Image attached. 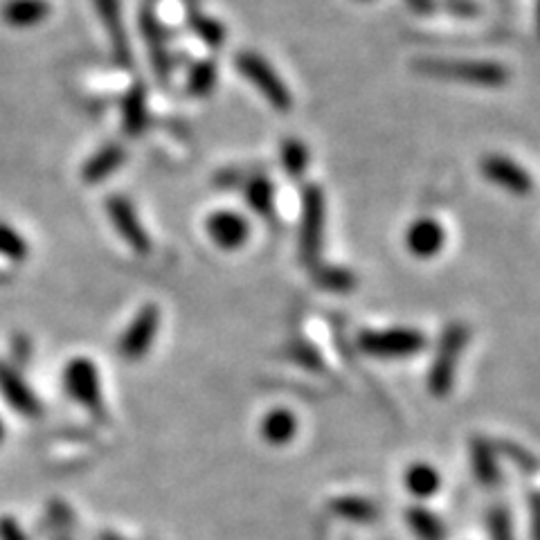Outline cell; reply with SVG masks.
<instances>
[{
    "instance_id": "1",
    "label": "cell",
    "mask_w": 540,
    "mask_h": 540,
    "mask_svg": "<svg viewBox=\"0 0 540 540\" xmlns=\"http://www.w3.org/2000/svg\"><path fill=\"white\" fill-rule=\"evenodd\" d=\"M417 75L457 81V84L482 86V88H502L509 84V68L498 61L482 59H417L412 63Z\"/></svg>"
},
{
    "instance_id": "2",
    "label": "cell",
    "mask_w": 540,
    "mask_h": 540,
    "mask_svg": "<svg viewBox=\"0 0 540 540\" xmlns=\"http://www.w3.org/2000/svg\"><path fill=\"white\" fill-rule=\"evenodd\" d=\"M468 340H471V329H468L464 322L448 324L444 333H441L435 349V358H432L426 378L428 392L435 396V399H446V396L453 394L459 358H462Z\"/></svg>"
},
{
    "instance_id": "3",
    "label": "cell",
    "mask_w": 540,
    "mask_h": 540,
    "mask_svg": "<svg viewBox=\"0 0 540 540\" xmlns=\"http://www.w3.org/2000/svg\"><path fill=\"white\" fill-rule=\"evenodd\" d=\"M63 387H66L70 399L79 403L90 417L102 423L108 421L102 374H99V367L93 358H70V363L63 369Z\"/></svg>"
},
{
    "instance_id": "4",
    "label": "cell",
    "mask_w": 540,
    "mask_h": 540,
    "mask_svg": "<svg viewBox=\"0 0 540 540\" xmlns=\"http://www.w3.org/2000/svg\"><path fill=\"white\" fill-rule=\"evenodd\" d=\"M428 347L426 333L414 327L365 329L358 333V349L369 358L401 360L419 356Z\"/></svg>"
},
{
    "instance_id": "5",
    "label": "cell",
    "mask_w": 540,
    "mask_h": 540,
    "mask_svg": "<svg viewBox=\"0 0 540 540\" xmlns=\"http://www.w3.org/2000/svg\"><path fill=\"white\" fill-rule=\"evenodd\" d=\"M324 225H327V198L318 185L302 187V214H300V230H297V252L304 264H318L322 241H324Z\"/></svg>"
},
{
    "instance_id": "6",
    "label": "cell",
    "mask_w": 540,
    "mask_h": 540,
    "mask_svg": "<svg viewBox=\"0 0 540 540\" xmlns=\"http://www.w3.org/2000/svg\"><path fill=\"white\" fill-rule=\"evenodd\" d=\"M239 75L257 88V93L266 99V102L279 113H291L293 108V93L291 88L284 84V79L277 75V70L261 57L259 52H239L237 59Z\"/></svg>"
},
{
    "instance_id": "7",
    "label": "cell",
    "mask_w": 540,
    "mask_h": 540,
    "mask_svg": "<svg viewBox=\"0 0 540 540\" xmlns=\"http://www.w3.org/2000/svg\"><path fill=\"white\" fill-rule=\"evenodd\" d=\"M160 322L162 315L158 304H142L131 322L126 324L120 340H117V354L122 356V360H126V363H140L142 358H147L153 345H156Z\"/></svg>"
},
{
    "instance_id": "8",
    "label": "cell",
    "mask_w": 540,
    "mask_h": 540,
    "mask_svg": "<svg viewBox=\"0 0 540 540\" xmlns=\"http://www.w3.org/2000/svg\"><path fill=\"white\" fill-rule=\"evenodd\" d=\"M106 214L111 219L115 232L120 234V239L129 246L138 257H147L153 243L147 228H144L138 212H135V205L129 198L122 194H111L106 198Z\"/></svg>"
},
{
    "instance_id": "9",
    "label": "cell",
    "mask_w": 540,
    "mask_h": 540,
    "mask_svg": "<svg viewBox=\"0 0 540 540\" xmlns=\"http://www.w3.org/2000/svg\"><path fill=\"white\" fill-rule=\"evenodd\" d=\"M480 174L491 185L516 196H527L534 189V178H531L529 171L520 167L513 158L504 156V153H486V156H482Z\"/></svg>"
},
{
    "instance_id": "10",
    "label": "cell",
    "mask_w": 540,
    "mask_h": 540,
    "mask_svg": "<svg viewBox=\"0 0 540 540\" xmlns=\"http://www.w3.org/2000/svg\"><path fill=\"white\" fill-rule=\"evenodd\" d=\"M205 232L216 248L239 250L250 239V223L234 210H216L205 219Z\"/></svg>"
},
{
    "instance_id": "11",
    "label": "cell",
    "mask_w": 540,
    "mask_h": 540,
    "mask_svg": "<svg viewBox=\"0 0 540 540\" xmlns=\"http://www.w3.org/2000/svg\"><path fill=\"white\" fill-rule=\"evenodd\" d=\"M405 248H408L410 255L414 259L428 261L435 259L441 250L446 246V230L437 219L432 216H421V219H414L408 230H405Z\"/></svg>"
},
{
    "instance_id": "12",
    "label": "cell",
    "mask_w": 540,
    "mask_h": 540,
    "mask_svg": "<svg viewBox=\"0 0 540 540\" xmlns=\"http://www.w3.org/2000/svg\"><path fill=\"white\" fill-rule=\"evenodd\" d=\"M99 21H102L104 30L108 34V43H111V52L117 66L131 68L133 66V54L129 34L122 21V5L120 0H93Z\"/></svg>"
},
{
    "instance_id": "13",
    "label": "cell",
    "mask_w": 540,
    "mask_h": 540,
    "mask_svg": "<svg viewBox=\"0 0 540 540\" xmlns=\"http://www.w3.org/2000/svg\"><path fill=\"white\" fill-rule=\"evenodd\" d=\"M300 432V419L297 414L286 408V405H275V408L266 410L264 417L259 421V437L266 446L284 448L293 444Z\"/></svg>"
},
{
    "instance_id": "14",
    "label": "cell",
    "mask_w": 540,
    "mask_h": 540,
    "mask_svg": "<svg viewBox=\"0 0 540 540\" xmlns=\"http://www.w3.org/2000/svg\"><path fill=\"white\" fill-rule=\"evenodd\" d=\"M140 27H142V34H144V41H147V45H149L153 72H156L158 81L167 84L169 77H171V54L167 50L162 23L158 21L156 16H153L151 9H144L142 18H140Z\"/></svg>"
},
{
    "instance_id": "15",
    "label": "cell",
    "mask_w": 540,
    "mask_h": 540,
    "mask_svg": "<svg viewBox=\"0 0 540 540\" xmlns=\"http://www.w3.org/2000/svg\"><path fill=\"white\" fill-rule=\"evenodd\" d=\"M403 486L410 498H414L417 502H428L435 498V495H439L441 486H444V477H441L435 464L417 459V462H412L405 468Z\"/></svg>"
},
{
    "instance_id": "16",
    "label": "cell",
    "mask_w": 540,
    "mask_h": 540,
    "mask_svg": "<svg viewBox=\"0 0 540 540\" xmlns=\"http://www.w3.org/2000/svg\"><path fill=\"white\" fill-rule=\"evenodd\" d=\"M471 466H473V475L477 484L482 489H495L502 480V471H500V455L495 450V444L486 437H475L471 441Z\"/></svg>"
},
{
    "instance_id": "17",
    "label": "cell",
    "mask_w": 540,
    "mask_h": 540,
    "mask_svg": "<svg viewBox=\"0 0 540 540\" xmlns=\"http://www.w3.org/2000/svg\"><path fill=\"white\" fill-rule=\"evenodd\" d=\"M120 117H122V129L131 138H138L149 126V102H147V86L142 81L126 90L120 102Z\"/></svg>"
},
{
    "instance_id": "18",
    "label": "cell",
    "mask_w": 540,
    "mask_h": 540,
    "mask_svg": "<svg viewBox=\"0 0 540 540\" xmlns=\"http://www.w3.org/2000/svg\"><path fill=\"white\" fill-rule=\"evenodd\" d=\"M126 151L122 144L111 142L104 144L102 149H97L93 156H90L84 167H81V178H84L86 185H99L104 183L108 176H113L117 169L124 165Z\"/></svg>"
},
{
    "instance_id": "19",
    "label": "cell",
    "mask_w": 540,
    "mask_h": 540,
    "mask_svg": "<svg viewBox=\"0 0 540 540\" xmlns=\"http://www.w3.org/2000/svg\"><path fill=\"white\" fill-rule=\"evenodd\" d=\"M52 14V5L48 0H7L0 9V16L9 27L16 30H27L45 23Z\"/></svg>"
},
{
    "instance_id": "20",
    "label": "cell",
    "mask_w": 540,
    "mask_h": 540,
    "mask_svg": "<svg viewBox=\"0 0 540 540\" xmlns=\"http://www.w3.org/2000/svg\"><path fill=\"white\" fill-rule=\"evenodd\" d=\"M329 513L340 520H347L351 525H372L381 518V509L363 495H338L329 502Z\"/></svg>"
},
{
    "instance_id": "21",
    "label": "cell",
    "mask_w": 540,
    "mask_h": 540,
    "mask_svg": "<svg viewBox=\"0 0 540 540\" xmlns=\"http://www.w3.org/2000/svg\"><path fill=\"white\" fill-rule=\"evenodd\" d=\"M0 390L5 392V399L12 408L23 412L25 417H39L41 403L36 399L34 392L27 387L21 376L12 372L9 367H0Z\"/></svg>"
},
{
    "instance_id": "22",
    "label": "cell",
    "mask_w": 540,
    "mask_h": 540,
    "mask_svg": "<svg viewBox=\"0 0 540 540\" xmlns=\"http://www.w3.org/2000/svg\"><path fill=\"white\" fill-rule=\"evenodd\" d=\"M405 525L410 534L417 540H446L448 529L435 511L423 507V504H412L405 509Z\"/></svg>"
},
{
    "instance_id": "23",
    "label": "cell",
    "mask_w": 540,
    "mask_h": 540,
    "mask_svg": "<svg viewBox=\"0 0 540 540\" xmlns=\"http://www.w3.org/2000/svg\"><path fill=\"white\" fill-rule=\"evenodd\" d=\"M311 277L318 288L327 293L336 295H347L358 286V277L354 275V270H349L347 266L338 264H313L311 266Z\"/></svg>"
},
{
    "instance_id": "24",
    "label": "cell",
    "mask_w": 540,
    "mask_h": 540,
    "mask_svg": "<svg viewBox=\"0 0 540 540\" xmlns=\"http://www.w3.org/2000/svg\"><path fill=\"white\" fill-rule=\"evenodd\" d=\"M243 196L252 212L261 219H270L275 212V185L264 176H252L243 183Z\"/></svg>"
},
{
    "instance_id": "25",
    "label": "cell",
    "mask_w": 540,
    "mask_h": 540,
    "mask_svg": "<svg viewBox=\"0 0 540 540\" xmlns=\"http://www.w3.org/2000/svg\"><path fill=\"white\" fill-rule=\"evenodd\" d=\"M311 151L300 138H284L279 144V165L291 178H302L309 169Z\"/></svg>"
},
{
    "instance_id": "26",
    "label": "cell",
    "mask_w": 540,
    "mask_h": 540,
    "mask_svg": "<svg viewBox=\"0 0 540 540\" xmlns=\"http://www.w3.org/2000/svg\"><path fill=\"white\" fill-rule=\"evenodd\" d=\"M219 81V68L212 59L194 61L187 70V93L192 97H210Z\"/></svg>"
},
{
    "instance_id": "27",
    "label": "cell",
    "mask_w": 540,
    "mask_h": 540,
    "mask_svg": "<svg viewBox=\"0 0 540 540\" xmlns=\"http://www.w3.org/2000/svg\"><path fill=\"white\" fill-rule=\"evenodd\" d=\"M189 27L192 32L210 48H221L225 43V25L221 21H216L214 16H207L201 12L189 14Z\"/></svg>"
},
{
    "instance_id": "28",
    "label": "cell",
    "mask_w": 540,
    "mask_h": 540,
    "mask_svg": "<svg viewBox=\"0 0 540 540\" xmlns=\"http://www.w3.org/2000/svg\"><path fill=\"white\" fill-rule=\"evenodd\" d=\"M486 529H489L491 540H516V529H513L511 511L502 504H495L486 516Z\"/></svg>"
},
{
    "instance_id": "29",
    "label": "cell",
    "mask_w": 540,
    "mask_h": 540,
    "mask_svg": "<svg viewBox=\"0 0 540 540\" xmlns=\"http://www.w3.org/2000/svg\"><path fill=\"white\" fill-rule=\"evenodd\" d=\"M493 444H495V450H498V455L507 457L509 462H513L520 468V471H525L529 475L536 473V457L531 455L527 448H522L516 444V441H509V439L493 441Z\"/></svg>"
},
{
    "instance_id": "30",
    "label": "cell",
    "mask_w": 540,
    "mask_h": 540,
    "mask_svg": "<svg viewBox=\"0 0 540 540\" xmlns=\"http://www.w3.org/2000/svg\"><path fill=\"white\" fill-rule=\"evenodd\" d=\"M0 255L12 261H25L30 255V246L14 228L0 223Z\"/></svg>"
},
{
    "instance_id": "31",
    "label": "cell",
    "mask_w": 540,
    "mask_h": 540,
    "mask_svg": "<svg viewBox=\"0 0 540 540\" xmlns=\"http://www.w3.org/2000/svg\"><path fill=\"white\" fill-rule=\"evenodd\" d=\"M437 3H444L446 9H450L455 16H462V18H473L477 12H480V7L475 5V0H437Z\"/></svg>"
},
{
    "instance_id": "32",
    "label": "cell",
    "mask_w": 540,
    "mask_h": 540,
    "mask_svg": "<svg viewBox=\"0 0 540 540\" xmlns=\"http://www.w3.org/2000/svg\"><path fill=\"white\" fill-rule=\"evenodd\" d=\"M405 5H408L412 12L419 16H430L439 7L437 0H405Z\"/></svg>"
},
{
    "instance_id": "33",
    "label": "cell",
    "mask_w": 540,
    "mask_h": 540,
    "mask_svg": "<svg viewBox=\"0 0 540 540\" xmlns=\"http://www.w3.org/2000/svg\"><path fill=\"white\" fill-rule=\"evenodd\" d=\"M360 3H369V0H360Z\"/></svg>"
}]
</instances>
